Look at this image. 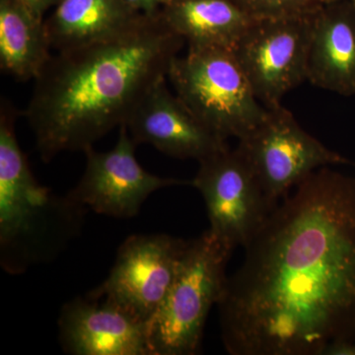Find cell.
<instances>
[{"label":"cell","mask_w":355,"mask_h":355,"mask_svg":"<svg viewBox=\"0 0 355 355\" xmlns=\"http://www.w3.org/2000/svg\"><path fill=\"white\" fill-rule=\"evenodd\" d=\"M189 241L133 235L121 244L107 279L88 297L107 301L149 324L176 279Z\"/></svg>","instance_id":"cell-8"},{"label":"cell","mask_w":355,"mask_h":355,"mask_svg":"<svg viewBox=\"0 0 355 355\" xmlns=\"http://www.w3.org/2000/svg\"><path fill=\"white\" fill-rule=\"evenodd\" d=\"M324 355H355V340L331 345Z\"/></svg>","instance_id":"cell-20"},{"label":"cell","mask_w":355,"mask_h":355,"mask_svg":"<svg viewBox=\"0 0 355 355\" xmlns=\"http://www.w3.org/2000/svg\"><path fill=\"white\" fill-rule=\"evenodd\" d=\"M189 49L233 50L256 21L232 0H169L161 10Z\"/></svg>","instance_id":"cell-15"},{"label":"cell","mask_w":355,"mask_h":355,"mask_svg":"<svg viewBox=\"0 0 355 355\" xmlns=\"http://www.w3.org/2000/svg\"><path fill=\"white\" fill-rule=\"evenodd\" d=\"M323 1L324 2V3H327V2L334 1V0H323Z\"/></svg>","instance_id":"cell-21"},{"label":"cell","mask_w":355,"mask_h":355,"mask_svg":"<svg viewBox=\"0 0 355 355\" xmlns=\"http://www.w3.org/2000/svg\"><path fill=\"white\" fill-rule=\"evenodd\" d=\"M58 328L67 354L151 355L148 324L107 301L73 299L62 308Z\"/></svg>","instance_id":"cell-12"},{"label":"cell","mask_w":355,"mask_h":355,"mask_svg":"<svg viewBox=\"0 0 355 355\" xmlns=\"http://www.w3.org/2000/svg\"><path fill=\"white\" fill-rule=\"evenodd\" d=\"M167 77L175 94L222 139H242L268 111L229 49H189L174 58Z\"/></svg>","instance_id":"cell-5"},{"label":"cell","mask_w":355,"mask_h":355,"mask_svg":"<svg viewBox=\"0 0 355 355\" xmlns=\"http://www.w3.org/2000/svg\"><path fill=\"white\" fill-rule=\"evenodd\" d=\"M184 42L160 11L142 14L113 38L57 51L35 79L25 111L42 160L84 153L125 125L154 84L167 78Z\"/></svg>","instance_id":"cell-2"},{"label":"cell","mask_w":355,"mask_h":355,"mask_svg":"<svg viewBox=\"0 0 355 355\" xmlns=\"http://www.w3.org/2000/svg\"><path fill=\"white\" fill-rule=\"evenodd\" d=\"M17 112L0 113V263L11 275L53 260L80 232L86 207L33 176L15 132Z\"/></svg>","instance_id":"cell-3"},{"label":"cell","mask_w":355,"mask_h":355,"mask_svg":"<svg viewBox=\"0 0 355 355\" xmlns=\"http://www.w3.org/2000/svg\"><path fill=\"white\" fill-rule=\"evenodd\" d=\"M141 15L123 0H60L44 23L51 48L62 51L118 36Z\"/></svg>","instance_id":"cell-14"},{"label":"cell","mask_w":355,"mask_h":355,"mask_svg":"<svg viewBox=\"0 0 355 355\" xmlns=\"http://www.w3.org/2000/svg\"><path fill=\"white\" fill-rule=\"evenodd\" d=\"M312 17L256 21L233 48L266 108L282 104L289 91L307 81Z\"/></svg>","instance_id":"cell-9"},{"label":"cell","mask_w":355,"mask_h":355,"mask_svg":"<svg viewBox=\"0 0 355 355\" xmlns=\"http://www.w3.org/2000/svg\"><path fill=\"white\" fill-rule=\"evenodd\" d=\"M20 1L23 2L28 8L31 9L37 16L44 19V14L57 6L60 0H20Z\"/></svg>","instance_id":"cell-19"},{"label":"cell","mask_w":355,"mask_h":355,"mask_svg":"<svg viewBox=\"0 0 355 355\" xmlns=\"http://www.w3.org/2000/svg\"><path fill=\"white\" fill-rule=\"evenodd\" d=\"M232 252L209 229L189 241L176 279L148 324L151 355L197 354L207 316L225 286Z\"/></svg>","instance_id":"cell-4"},{"label":"cell","mask_w":355,"mask_h":355,"mask_svg":"<svg viewBox=\"0 0 355 355\" xmlns=\"http://www.w3.org/2000/svg\"><path fill=\"white\" fill-rule=\"evenodd\" d=\"M266 109L263 120L238 139L236 148L246 159L273 207L317 170L355 166L354 161L306 132L282 104Z\"/></svg>","instance_id":"cell-6"},{"label":"cell","mask_w":355,"mask_h":355,"mask_svg":"<svg viewBox=\"0 0 355 355\" xmlns=\"http://www.w3.org/2000/svg\"><path fill=\"white\" fill-rule=\"evenodd\" d=\"M350 1H352V4H354V6H355V0H350Z\"/></svg>","instance_id":"cell-22"},{"label":"cell","mask_w":355,"mask_h":355,"mask_svg":"<svg viewBox=\"0 0 355 355\" xmlns=\"http://www.w3.org/2000/svg\"><path fill=\"white\" fill-rule=\"evenodd\" d=\"M44 18L20 0H0V69L19 81L35 80L50 62Z\"/></svg>","instance_id":"cell-16"},{"label":"cell","mask_w":355,"mask_h":355,"mask_svg":"<svg viewBox=\"0 0 355 355\" xmlns=\"http://www.w3.org/2000/svg\"><path fill=\"white\" fill-rule=\"evenodd\" d=\"M307 81L338 94H355V6L350 0L327 2L313 15Z\"/></svg>","instance_id":"cell-13"},{"label":"cell","mask_w":355,"mask_h":355,"mask_svg":"<svg viewBox=\"0 0 355 355\" xmlns=\"http://www.w3.org/2000/svg\"><path fill=\"white\" fill-rule=\"evenodd\" d=\"M217 303L231 355H324L355 340V178L301 182L244 247Z\"/></svg>","instance_id":"cell-1"},{"label":"cell","mask_w":355,"mask_h":355,"mask_svg":"<svg viewBox=\"0 0 355 355\" xmlns=\"http://www.w3.org/2000/svg\"><path fill=\"white\" fill-rule=\"evenodd\" d=\"M198 163L191 186L207 205L209 230L232 251L244 248L275 207L237 148L228 147Z\"/></svg>","instance_id":"cell-7"},{"label":"cell","mask_w":355,"mask_h":355,"mask_svg":"<svg viewBox=\"0 0 355 355\" xmlns=\"http://www.w3.org/2000/svg\"><path fill=\"white\" fill-rule=\"evenodd\" d=\"M125 125L137 146L149 144L175 158L200 162L229 147L170 92L166 78L144 95Z\"/></svg>","instance_id":"cell-11"},{"label":"cell","mask_w":355,"mask_h":355,"mask_svg":"<svg viewBox=\"0 0 355 355\" xmlns=\"http://www.w3.org/2000/svg\"><path fill=\"white\" fill-rule=\"evenodd\" d=\"M135 142L125 125L120 127L116 146L106 153L93 147L84 151L86 168L83 178L67 197L103 216L132 218L154 191L191 184L174 178L147 172L135 157Z\"/></svg>","instance_id":"cell-10"},{"label":"cell","mask_w":355,"mask_h":355,"mask_svg":"<svg viewBox=\"0 0 355 355\" xmlns=\"http://www.w3.org/2000/svg\"><path fill=\"white\" fill-rule=\"evenodd\" d=\"M133 11L146 15H154L162 10L169 0H123Z\"/></svg>","instance_id":"cell-18"},{"label":"cell","mask_w":355,"mask_h":355,"mask_svg":"<svg viewBox=\"0 0 355 355\" xmlns=\"http://www.w3.org/2000/svg\"><path fill=\"white\" fill-rule=\"evenodd\" d=\"M254 20L310 17L324 6L323 0H232Z\"/></svg>","instance_id":"cell-17"}]
</instances>
